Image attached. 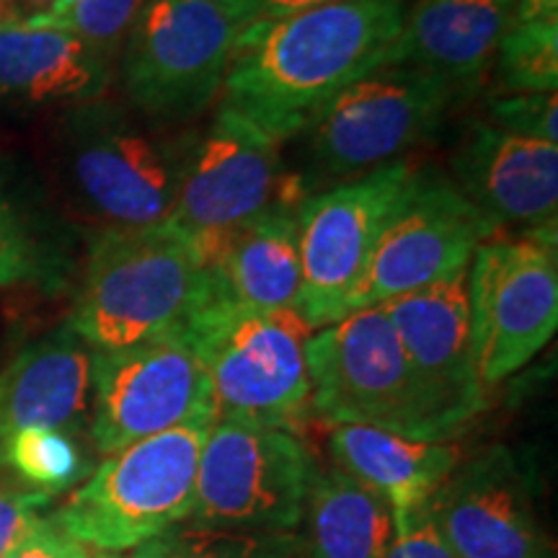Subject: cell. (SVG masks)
I'll return each mask as SVG.
<instances>
[{"label":"cell","mask_w":558,"mask_h":558,"mask_svg":"<svg viewBox=\"0 0 558 558\" xmlns=\"http://www.w3.org/2000/svg\"><path fill=\"white\" fill-rule=\"evenodd\" d=\"M403 0H333L248 24L235 41L220 107L275 143L311 128L333 99L393 62Z\"/></svg>","instance_id":"6da1fadb"},{"label":"cell","mask_w":558,"mask_h":558,"mask_svg":"<svg viewBox=\"0 0 558 558\" xmlns=\"http://www.w3.org/2000/svg\"><path fill=\"white\" fill-rule=\"evenodd\" d=\"M207 303L194 241L171 222L107 228L90 241L68 329L94 352H114L184 329Z\"/></svg>","instance_id":"7a4b0ae2"},{"label":"cell","mask_w":558,"mask_h":558,"mask_svg":"<svg viewBox=\"0 0 558 558\" xmlns=\"http://www.w3.org/2000/svg\"><path fill=\"white\" fill-rule=\"evenodd\" d=\"M311 414L320 422L360 424L445 442L463 424L424 386L380 305L349 313L305 341Z\"/></svg>","instance_id":"3957f363"},{"label":"cell","mask_w":558,"mask_h":558,"mask_svg":"<svg viewBox=\"0 0 558 558\" xmlns=\"http://www.w3.org/2000/svg\"><path fill=\"white\" fill-rule=\"evenodd\" d=\"M215 418H194L111 452L52 520L101 554L140 548L190 518L199 456Z\"/></svg>","instance_id":"277c9868"},{"label":"cell","mask_w":558,"mask_h":558,"mask_svg":"<svg viewBox=\"0 0 558 558\" xmlns=\"http://www.w3.org/2000/svg\"><path fill=\"white\" fill-rule=\"evenodd\" d=\"M184 331L213 386L215 418L295 432L311 416L305 341L313 329L298 311L205 305Z\"/></svg>","instance_id":"5b68a950"},{"label":"cell","mask_w":558,"mask_h":558,"mask_svg":"<svg viewBox=\"0 0 558 558\" xmlns=\"http://www.w3.org/2000/svg\"><path fill=\"white\" fill-rule=\"evenodd\" d=\"M246 26L220 0H145L122 47V86L158 124L199 117L226 81Z\"/></svg>","instance_id":"8992f818"},{"label":"cell","mask_w":558,"mask_h":558,"mask_svg":"<svg viewBox=\"0 0 558 558\" xmlns=\"http://www.w3.org/2000/svg\"><path fill=\"white\" fill-rule=\"evenodd\" d=\"M318 463L295 432L215 418L199 456L184 522L205 527L295 530L305 520Z\"/></svg>","instance_id":"52a82bcc"},{"label":"cell","mask_w":558,"mask_h":558,"mask_svg":"<svg viewBox=\"0 0 558 558\" xmlns=\"http://www.w3.org/2000/svg\"><path fill=\"white\" fill-rule=\"evenodd\" d=\"M556 230L481 243L469 264V326L481 386L527 365L558 329Z\"/></svg>","instance_id":"ba28073f"},{"label":"cell","mask_w":558,"mask_h":558,"mask_svg":"<svg viewBox=\"0 0 558 558\" xmlns=\"http://www.w3.org/2000/svg\"><path fill=\"white\" fill-rule=\"evenodd\" d=\"M456 90L427 70L386 65L352 83L305 130L316 179H344L388 166L435 135Z\"/></svg>","instance_id":"9c48e42d"},{"label":"cell","mask_w":558,"mask_h":558,"mask_svg":"<svg viewBox=\"0 0 558 558\" xmlns=\"http://www.w3.org/2000/svg\"><path fill=\"white\" fill-rule=\"evenodd\" d=\"M409 163H388L360 179L313 194L298 207L300 316L313 331L349 316L383 228L416 184Z\"/></svg>","instance_id":"30bf717a"},{"label":"cell","mask_w":558,"mask_h":558,"mask_svg":"<svg viewBox=\"0 0 558 558\" xmlns=\"http://www.w3.org/2000/svg\"><path fill=\"white\" fill-rule=\"evenodd\" d=\"M184 143L107 104H86L65 128L70 184L111 228L160 226L177 199Z\"/></svg>","instance_id":"8fae6325"},{"label":"cell","mask_w":558,"mask_h":558,"mask_svg":"<svg viewBox=\"0 0 558 558\" xmlns=\"http://www.w3.org/2000/svg\"><path fill=\"white\" fill-rule=\"evenodd\" d=\"M90 439L104 456L194 418H215L213 386L190 333L94 352Z\"/></svg>","instance_id":"7c38bea8"},{"label":"cell","mask_w":558,"mask_h":558,"mask_svg":"<svg viewBox=\"0 0 558 558\" xmlns=\"http://www.w3.org/2000/svg\"><path fill=\"white\" fill-rule=\"evenodd\" d=\"M288 186L279 143L220 107L197 135L186 137L166 222L190 235L199 251L271 207H290Z\"/></svg>","instance_id":"4fadbf2b"},{"label":"cell","mask_w":558,"mask_h":558,"mask_svg":"<svg viewBox=\"0 0 558 558\" xmlns=\"http://www.w3.org/2000/svg\"><path fill=\"white\" fill-rule=\"evenodd\" d=\"M497 233V226L452 181L418 171L416 184L375 243L349 313L375 308L469 269L476 248Z\"/></svg>","instance_id":"5bb4252c"},{"label":"cell","mask_w":558,"mask_h":558,"mask_svg":"<svg viewBox=\"0 0 558 558\" xmlns=\"http://www.w3.org/2000/svg\"><path fill=\"white\" fill-rule=\"evenodd\" d=\"M424 512L456 558H556L533 476L505 445L458 465Z\"/></svg>","instance_id":"9a60e30c"},{"label":"cell","mask_w":558,"mask_h":558,"mask_svg":"<svg viewBox=\"0 0 558 558\" xmlns=\"http://www.w3.org/2000/svg\"><path fill=\"white\" fill-rule=\"evenodd\" d=\"M452 169L458 190L497 230L558 228V145L476 124L460 143Z\"/></svg>","instance_id":"2e32d148"},{"label":"cell","mask_w":558,"mask_h":558,"mask_svg":"<svg viewBox=\"0 0 558 558\" xmlns=\"http://www.w3.org/2000/svg\"><path fill=\"white\" fill-rule=\"evenodd\" d=\"M403 352L432 393L460 424L486 409V388L473 365L469 269L380 305Z\"/></svg>","instance_id":"e0dca14e"},{"label":"cell","mask_w":558,"mask_h":558,"mask_svg":"<svg viewBox=\"0 0 558 558\" xmlns=\"http://www.w3.org/2000/svg\"><path fill=\"white\" fill-rule=\"evenodd\" d=\"M213 308L300 313L298 209L279 205L199 248ZM202 305V308H205Z\"/></svg>","instance_id":"ac0fdd59"},{"label":"cell","mask_w":558,"mask_h":558,"mask_svg":"<svg viewBox=\"0 0 558 558\" xmlns=\"http://www.w3.org/2000/svg\"><path fill=\"white\" fill-rule=\"evenodd\" d=\"M512 26V0H414L390 65L427 70L456 94L476 88Z\"/></svg>","instance_id":"d6986e66"},{"label":"cell","mask_w":558,"mask_h":558,"mask_svg":"<svg viewBox=\"0 0 558 558\" xmlns=\"http://www.w3.org/2000/svg\"><path fill=\"white\" fill-rule=\"evenodd\" d=\"M94 349L68 326L24 347L0 373V442L21 429L83 427Z\"/></svg>","instance_id":"ffe728a7"},{"label":"cell","mask_w":558,"mask_h":558,"mask_svg":"<svg viewBox=\"0 0 558 558\" xmlns=\"http://www.w3.org/2000/svg\"><path fill=\"white\" fill-rule=\"evenodd\" d=\"M329 452L337 469L388 499L396 533L422 518L432 494L460 463V452L450 442H418L360 424L331 427Z\"/></svg>","instance_id":"44dd1931"},{"label":"cell","mask_w":558,"mask_h":558,"mask_svg":"<svg viewBox=\"0 0 558 558\" xmlns=\"http://www.w3.org/2000/svg\"><path fill=\"white\" fill-rule=\"evenodd\" d=\"M111 62L86 41L60 29L13 24L0 29V94L13 99L81 101L99 99L109 86Z\"/></svg>","instance_id":"7402d4cb"},{"label":"cell","mask_w":558,"mask_h":558,"mask_svg":"<svg viewBox=\"0 0 558 558\" xmlns=\"http://www.w3.org/2000/svg\"><path fill=\"white\" fill-rule=\"evenodd\" d=\"M305 518L308 558H386L396 538L388 499L341 469L318 473Z\"/></svg>","instance_id":"603a6c76"},{"label":"cell","mask_w":558,"mask_h":558,"mask_svg":"<svg viewBox=\"0 0 558 558\" xmlns=\"http://www.w3.org/2000/svg\"><path fill=\"white\" fill-rule=\"evenodd\" d=\"M65 271L62 241L0 173V290L19 284L54 290Z\"/></svg>","instance_id":"cb8c5ba5"},{"label":"cell","mask_w":558,"mask_h":558,"mask_svg":"<svg viewBox=\"0 0 558 558\" xmlns=\"http://www.w3.org/2000/svg\"><path fill=\"white\" fill-rule=\"evenodd\" d=\"M295 530L173 525L143 543L135 558H300Z\"/></svg>","instance_id":"d4e9b609"},{"label":"cell","mask_w":558,"mask_h":558,"mask_svg":"<svg viewBox=\"0 0 558 558\" xmlns=\"http://www.w3.org/2000/svg\"><path fill=\"white\" fill-rule=\"evenodd\" d=\"M5 469L37 492L58 497L90 471L81 445L62 429H21L0 442Z\"/></svg>","instance_id":"484cf974"},{"label":"cell","mask_w":558,"mask_h":558,"mask_svg":"<svg viewBox=\"0 0 558 558\" xmlns=\"http://www.w3.org/2000/svg\"><path fill=\"white\" fill-rule=\"evenodd\" d=\"M499 94H550L558 86V21L512 24L497 50Z\"/></svg>","instance_id":"4316f807"},{"label":"cell","mask_w":558,"mask_h":558,"mask_svg":"<svg viewBox=\"0 0 558 558\" xmlns=\"http://www.w3.org/2000/svg\"><path fill=\"white\" fill-rule=\"evenodd\" d=\"M143 3L145 0H75L68 11L26 16L21 24L73 34L99 58L111 62L122 52Z\"/></svg>","instance_id":"83f0119b"},{"label":"cell","mask_w":558,"mask_h":558,"mask_svg":"<svg viewBox=\"0 0 558 558\" xmlns=\"http://www.w3.org/2000/svg\"><path fill=\"white\" fill-rule=\"evenodd\" d=\"M494 128L558 145V99L550 94H497L488 101Z\"/></svg>","instance_id":"f1b7e54d"},{"label":"cell","mask_w":558,"mask_h":558,"mask_svg":"<svg viewBox=\"0 0 558 558\" xmlns=\"http://www.w3.org/2000/svg\"><path fill=\"white\" fill-rule=\"evenodd\" d=\"M52 499V494L32 486H19L11 481L0 484V558L16 550L39 527Z\"/></svg>","instance_id":"f546056e"},{"label":"cell","mask_w":558,"mask_h":558,"mask_svg":"<svg viewBox=\"0 0 558 558\" xmlns=\"http://www.w3.org/2000/svg\"><path fill=\"white\" fill-rule=\"evenodd\" d=\"M5 558H90V554L83 543L70 538L52 518H45L29 538Z\"/></svg>","instance_id":"4dcf8cb0"},{"label":"cell","mask_w":558,"mask_h":558,"mask_svg":"<svg viewBox=\"0 0 558 558\" xmlns=\"http://www.w3.org/2000/svg\"><path fill=\"white\" fill-rule=\"evenodd\" d=\"M386 558H456L448 543L439 538L437 527L432 525L427 512L416 518L407 530L396 533L393 546Z\"/></svg>","instance_id":"1f68e13d"},{"label":"cell","mask_w":558,"mask_h":558,"mask_svg":"<svg viewBox=\"0 0 558 558\" xmlns=\"http://www.w3.org/2000/svg\"><path fill=\"white\" fill-rule=\"evenodd\" d=\"M226 3L243 26L259 24V21H277L292 13L316 9V5L333 3V0H220Z\"/></svg>","instance_id":"d6a6232c"},{"label":"cell","mask_w":558,"mask_h":558,"mask_svg":"<svg viewBox=\"0 0 558 558\" xmlns=\"http://www.w3.org/2000/svg\"><path fill=\"white\" fill-rule=\"evenodd\" d=\"M558 21V0H512V24Z\"/></svg>","instance_id":"836d02e7"},{"label":"cell","mask_w":558,"mask_h":558,"mask_svg":"<svg viewBox=\"0 0 558 558\" xmlns=\"http://www.w3.org/2000/svg\"><path fill=\"white\" fill-rule=\"evenodd\" d=\"M19 9H16V0H0V29L3 26H13L19 24Z\"/></svg>","instance_id":"e575fe53"},{"label":"cell","mask_w":558,"mask_h":558,"mask_svg":"<svg viewBox=\"0 0 558 558\" xmlns=\"http://www.w3.org/2000/svg\"><path fill=\"white\" fill-rule=\"evenodd\" d=\"M26 3H29L32 9H34L32 16H37V13H47V11H50L52 5L58 3V0H26Z\"/></svg>","instance_id":"d590c367"},{"label":"cell","mask_w":558,"mask_h":558,"mask_svg":"<svg viewBox=\"0 0 558 558\" xmlns=\"http://www.w3.org/2000/svg\"><path fill=\"white\" fill-rule=\"evenodd\" d=\"M73 3H75V0H58V3H54L47 13H62V11H68ZM37 16H39V13H37Z\"/></svg>","instance_id":"8d00e7d4"},{"label":"cell","mask_w":558,"mask_h":558,"mask_svg":"<svg viewBox=\"0 0 558 558\" xmlns=\"http://www.w3.org/2000/svg\"><path fill=\"white\" fill-rule=\"evenodd\" d=\"M5 471H9V469H5L3 456H0V484H3V481H5Z\"/></svg>","instance_id":"74e56055"},{"label":"cell","mask_w":558,"mask_h":558,"mask_svg":"<svg viewBox=\"0 0 558 558\" xmlns=\"http://www.w3.org/2000/svg\"><path fill=\"white\" fill-rule=\"evenodd\" d=\"M99 558H120V556H99Z\"/></svg>","instance_id":"f35d334b"}]
</instances>
